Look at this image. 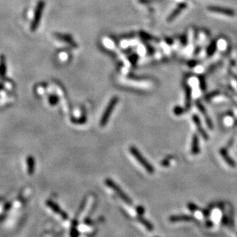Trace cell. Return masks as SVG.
Listing matches in <instances>:
<instances>
[{
	"label": "cell",
	"instance_id": "1",
	"mask_svg": "<svg viewBox=\"0 0 237 237\" xmlns=\"http://www.w3.org/2000/svg\"><path fill=\"white\" fill-rule=\"evenodd\" d=\"M119 98L117 96H114L113 98L110 100V101L109 102V103L107 104V107H106L105 110H104V113L101 116L100 120V126L101 127H104L107 125V122L109 120V118H110V115H111L112 112L114 110V109L115 108V106H117V104L118 103Z\"/></svg>",
	"mask_w": 237,
	"mask_h": 237
},
{
	"label": "cell",
	"instance_id": "2",
	"mask_svg": "<svg viewBox=\"0 0 237 237\" xmlns=\"http://www.w3.org/2000/svg\"><path fill=\"white\" fill-rule=\"evenodd\" d=\"M130 153L133 155V157L138 161V163H140V164L142 165V166H143L149 173H150V174L153 173V172H154L153 167L150 165V163H149L148 162H147V160L142 156V154L139 152L137 148L134 147V146H131V147L130 148Z\"/></svg>",
	"mask_w": 237,
	"mask_h": 237
},
{
	"label": "cell",
	"instance_id": "3",
	"mask_svg": "<svg viewBox=\"0 0 237 237\" xmlns=\"http://www.w3.org/2000/svg\"><path fill=\"white\" fill-rule=\"evenodd\" d=\"M44 7V2L43 0H40L39 2L37 4L36 8H35V15H34V18H33L32 22L31 25V30L32 32L35 31L38 29V25H39L40 20H41V14H42L43 9Z\"/></svg>",
	"mask_w": 237,
	"mask_h": 237
},
{
	"label": "cell",
	"instance_id": "4",
	"mask_svg": "<svg viewBox=\"0 0 237 237\" xmlns=\"http://www.w3.org/2000/svg\"><path fill=\"white\" fill-rule=\"evenodd\" d=\"M105 182H106V184H107L109 187L111 188L112 189H114V190L115 191L117 194H118V196H120V197L121 198V199H123L124 202H126L127 203H128V204L131 203V201H130V199H129V197H127V196L126 195L125 193H124V192H123V190H121V189H120V188L119 187L117 184H115V183H114V182L111 180V179H106Z\"/></svg>",
	"mask_w": 237,
	"mask_h": 237
},
{
	"label": "cell",
	"instance_id": "5",
	"mask_svg": "<svg viewBox=\"0 0 237 237\" xmlns=\"http://www.w3.org/2000/svg\"><path fill=\"white\" fill-rule=\"evenodd\" d=\"M208 9L211 11V12L222 14V15H227V16L232 17L235 15V12L232 9H230V8H222V7L219 6H209L208 7Z\"/></svg>",
	"mask_w": 237,
	"mask_h": 237
},
{
	"label": "cell",
	"instance_id": "6",
	"mask_svg": "<svg viewBox=\"0 0 237 237\" xmlns=\"http://www.w3.org/2000/svg\"><path fill=\"white\" fill-rule=\"evenodd\" d=\"M192 119H193V123H194L195 126H196V128H197L198 132L199 133V134L202 136V137L205 140H208V139H209V136H208V134L206 133V132L204 130V129L202 128V125H201V123H200V120H199V116H198L197 115L194 114V115H193V117H192Z\"/></svg>",
	"mask_w": 237,
	"mask_h": 237
},
{
	"label": "cell",
	"instance_id": "7",
	"mask_svg": "<svg viewBox=\"0 0 237 237\" xmlns=\"http://www.w3.org/2000/svg\"><path fill=\"white\" fill-rule=\"evenodd\" d=\"M196 106H197V108H198V110H199V112H200V113L203 115V116H204L205 121H206V125H207V126L209 128V129H212V128H213L212 120H211V119L209 118V115L207 114V112H206V108L203 106V105H202L199 101L196 102Z\"/></svg>",
	"mask_w": 237,
	"mask_h": 237
},
{
	"label": "cell",
	"instance_id": "8",
	"mask_svg": "<svg viewBox=\"0 0 237 237\" xmlns=\"http://www.w3.org/2000/svg\"><path fill=\"white\" fill-rule=\"evenodd\" d=\"M47 205H48V206H49V207L51 208V209H52L54 212H55L56 213H58V214H59V215H61V216L63 218V219H67V214H66L64 212H63V211L61 210V208H60L59 206L57 205V204L54 203V202H51V201H48V202H47Z\"/></svg>",
	"mask_w": 237,
	"mask_h": 237
},
{
	"label": "cell",
	"instance_id": "9",
	"mask_svg": "<svg viewBox=\"0 0 237 237\" xmlns=\"http://www.w3.org/2000/svg\"><path fill=\"white\" fill-rule=\"evenodd\" d=\"M219 153H220V155L222 156V157L223 158L225 163H227V164L229 165V166H230L231 167H234V166H235V162H234L233 159L229 156L227 150H226L225 148H222V149L219 150Z\"/></svg>",
	"mask_w": 237,
	"mask_h": 237
},
{
	"label": "cell",
	"instance_id": "10",
	"mask_svg": "<svg viewBox=\"0 0 237 237\" xmlns=\"http://www.w3.org/2000/svg\"><path fill=\"white\" fill-rule=\"evenodd\" d=\"M184 89H185V105H186V109L188 110L190 108V104H191V96H192V90H191L190 86L188 84H184Z\"/></svg>",
	"mask_w": 237,
	"mask_h": 237
},
{
	"label": "cell",
	"instance_id": "11",
	"mask_svg": "<svg viewBox=\"0 0 237 237\" xmlns=\"http://www.w3.org/2000/svg\"><path fill=\"white\" fill-rule=\"evenodd\" d=\"M55 36L57 37L59 39L62 40V41L66 42L68 44H70L72 46L76 47L77 45H76L75 42L74 41L73 38H71V36H70L69 35H66V34H61V33H55Z\"/></svg>",
	"mask_w": 237,
	"mask_h": 237
},
{
	"label": "cell",
	"instance_id": "12",
	"mask_svg": "<svg viewBox=\"0 0 237 237\" xmlns=\"http://www.w3.org/2000/svg\"><path fill=\"white\" fill-rule=\"evenodd\" d=\"M199 152V138L196 134H194L192 139V146H191V153L193 155L198 154Z\"/></svg>",
	"mask_w": 237,
	"mask_h": 237
},
{
	"label": "cell",
	"instance_id": "13",
	"mask_svg": "<svg viewBox=\"0 0 237 237\" xmlns=\"http://www.w3.org/2000/svg\"><path fill=\"white\" fill-rule=\"evenodd\" d=\"M186 4H185V3H182V4H180V5H179V6H178L177 8H176V9H175L174 11H173V12L170 14V16L168 17L167 21L168 22L173 21V20L174 19L176 18V17L177 16V15H179L180 12H181V11H183V10L186 8Z\"/></svg>",
	"mask_w": 237,
	"mask_h": 237
},
{
	"label": "cell",
	"instance_id": "14",
	"mask_svg": "<svg viewBox=\"0 0 237 237\" xmlns=\"http://www.w3.org/2000/svg\"><path fill=\"white\" fill-rule=\"evenodd\" d=\"M6 74V60L3 55L0 56V76L5 77Z\"/></svg>",
	"mask_w": 237,
	"mask_h": 237
},
{
	"label": "cell",
	"instance_id": "15",
	"mask_svg": "<svg viewBox=\"0 0 237 237\" xmlns=\"http://www.w3.org/2000/svg\"><path fill=\"white\" fill-rule=\"evenodd\" d=\"M27 166H28V172L29 175H32L35 170V159L31 156L27 158Z\"/></svg>",
	"mask_w": 237,
	"mask_h": 237
},
{
	"label": "cell",
	"instance_id": "16",
	"mask_svg": "<svg viewBox=\"0 0 237 237\" xmlns=\"http://www.w3.org/2000/svg\"><path fill=\"white\" fill-rule=\"evenodd\" d=\"M216 49V40H213L212 42L209 44V46L207 47V49H206V53L209 56H211L212 55H213V53L215 52Z\"/></svg>",
	"mask_w": 237,
	"mask_h": 237
},
{
	"label": "cell",
	"instance_id": "17",
	"mask_svg": "<svg viewBox=\"0 0 237 237\" xmlns=\"http://www.w3.org/2000/svg\"><path fill=\"white\" fill-rule=\"evenodd\" d=\"M173 113L176 116H179V115L183 114V113H185V110L183 108L180 107V106H175L174 109H173Z\"/></svg>",
	"mask_w": 237,
	"mask_h": 237
},
{
	"label": "cell",
	"instance_id": "18",
	"mask_svg": "<svg viewBox=\"0 0 237 237\" xmlns=\"http://www.w3.org/2000/svg\"><path fill=\"white\" fill-rule=\"evenodd\" d=\"M199 86H200V88L202 90H206V81H205V79L203 76L199 77Z\"/></svg>",
	"mask_w": 237,
	"mask_h": 237
},
{
	"label": "cell",
	"instance_id": "19",
	"mask_svg": "<svg viewBox=\"0 0 237 237\" xmlns=\"http://www.w3.org/2000/svg\"><path fill=\"white\" fill-rule=\"evenodd\" d=\"M218 94H219V92H218V91L212 92V93H209V94L206 95V96H205V100H211V99H212V98H213V97H215V96H217Z\"/></svg>",
	"mask_w": 237,
	"mask_h": 237
},
{
	"label": "cell",
	"instance_id": "20",
	"mask_svg": "<svg viewBox=\"0 0 237 237\" xmlns=\"http://www.w3.org/2000/svg\"><path fill=\"white\" fill-rule=\"evenodd\" d=\"M140 35L141 36L142 38L145 39H147V40H156V39H154V37L151 36H150L149 34L147 33H145V32H141L140 33Z\"/></svg>",
	"mask_w": 237,
	"mask_h": 237
},
{
	"label": "cell",
	"instance_id": "21",
	"mask_svg": "<svg viewBox=\"0 0 237 237\" xmlns=\"http://www.w3.org/2000/svg\"><path fill=\"white\" fill-rule=\"evenodd\" d=\"M58 98L56 97V96H51V97H50L49 102L51 105H55L56 103H58Z\"/></svg>",
	"mask_w": 237,
	"mask_h": 237
},
{
	"label": "cell",
	"instance_id": "22",
	"mask_svg": "<svg viewBox=\"0 0 237 237\" xmlns=\"http://www.w3.org/2000/svg\"><path fill=\"white\" fill-rule=\"evenodd\" d=\"M186 40H187V39H186V36H184L183 37V39H182V44L183 45H186Z\"/></svg>",
	"mask_w": 237,
	"mask_h": 237
},
{
	"label": "cell",
	"instance_id": "23",
	"mask_svg": "<svg viewBox=\"0 0 237 237\" xmlns=\"http://www.w3.org/2000/svg\"><path fill=\"white\" fill-rule=\"evenodd\" d=\"M196 63H197V62L196 61H191L190 63H189V66H196Z\"/></svg>",
	"mask_w": 237,
	"mask_h": 237
}]
</instances>
